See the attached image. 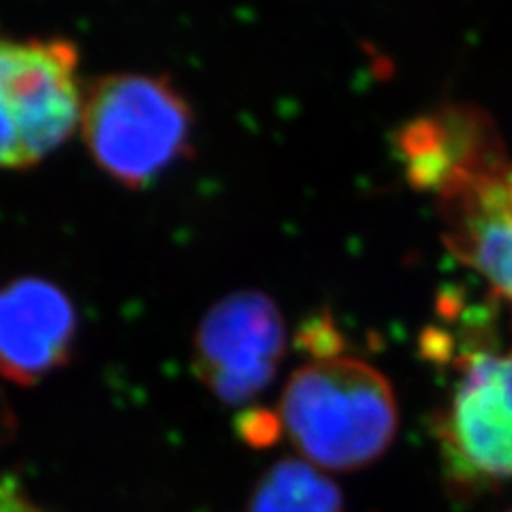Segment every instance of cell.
Instances as JSON below:
<instances>
[{
    "label": "cell",
    "mask_w": 512,
    "mask_h": 512,
    "mask_svg": "<svg viewBox=\"0 0 512 512\" xmlns=\"http://www.w3.org/2000/svg\"><path fill=\"white\" fill-rule=\"evenodd\" d=\"M280 425L297 451L329 470H357L393 442L397 404L389 380L352 357H320L293 374Z\"/></svg>",
    "instance_id": "obj_1"
},
{
    "label": "cell",
    "mask_w": 512,
    "mask_h": 512,
    "mask_svg": "<svg viewBox=\"0 0 512 512\" xmlns=\"http://www.w3.org/2000/svg\"><path fill=\"white\" fill-rule=\"evenodd\" d=\"M79 124L96 165L126 188L152 184L190 150L192 111L165 77H99L84 92Z\"/></svg>",
    "instance_id": "obj_2"
},
{
    "label": "cell",
    "mask_w": 512,
    "mask_h": 512,
    "mask_svg": "<svg viewBox=\"0 0 512 512\" xmlns=\"http://www.w3.org/2000/svg\"><path fill=\"white\" fill-rule=\"evenodd\" d=\"M75 45L62 39H0V169H28L82 122Z\"/></svg>",
    "instance_id": "obj_3"
},
{
    "label": "cell",
    "mask_w": 512,
    "mask_h": 512,
    "mask_svg": "<svg viewBox=\"0 0 512 512\" xmlns=\"http://www.w3.org/2000/svg\"><path fill=\"white\" fill-rule=\"evenodd\" d=\"M284 348L286 327L276 303L259 291H239L203 316L192 365L220 402L239 406L274 380Z\"/></svg>",
    "instance_id": "obj_4"
},
{
    "label": "cell",
    "mask_w": 512,
    "mask_h": 512,
    "mask_svg": "<svg viewBox=\"0 0 512 512\" xmlns=\"http://www.w3.org/2000/svg\"><path fill=\"white\" fill-rule=\"evenodd\" d=\"M444 244L512 303V160L474 171L438 195Z\"/></svg>",
    "instance_id": "obj_5"
},
{
    "label": "cell",
    "mask_w": 512,
    "mask_h": 512,
    "mask_svg": "<svg viewBox=\"0 0 512 512\" xmlns=\"http://www.w3.org/2000/svg\"><path fill=\"white\" fill-rule=\"evenodd\" d=\"M77 318L71 299L43 278L0 280V376L30 387L69 361Z\"/></svg>",
    "instance_id": "obj_6"
},
{
    "label": "cell",
    "mask_w": 512,
    "mask_h": 512,
    "mask_svg": "<svg viewBox=\"0 0 512 512\" xmlns=\"http://www.w3.org/2000/svg\"><path fill=\"white\" fill-rule=\"evenodd\" d=\"M444 451L466 480L512 478V419L489 374L487 352L466 357L451 408L444 416Z\"/></svg>",
    "instance_id": "obj_7"
},
{
    "label": "cell",
    "mask_w": 512,
    "mask_h": 512,
    "mask_svg": "<svg viewBox=\"0 0 512 512\" xmlns=\"http://www.w3.org/2000/svg\"><path fill=\"white\" fill-rule=\"evenodd\" d=\"M397 148L410 182L436 197L506 156L493 122L470 107L442 109L410 122L399 133Z\"/></svg>",
    "instance_id": "obj_8"
},
{
    "label": "cell",
    "mask_w": 512,
    "mask_h": 512,
    "mask_svg": "<svg viewBox=\"0 0 512 512\" xmlns=\"http://www.w3.org/2000/svg\"><path fill=\"white\" fill-rule=\"evenodd\" d=\"M248 512H342V491L308 463L284 459L259 480Z\"/></svg>",
    "instance_id": "obj_9"
},
{
    "label": "cell",
    "mask_w": 512,
    "mask_h": 512,
    "mask_svg": "<svg viewBox=\"0 0 512 512\" xmlns=\"http://www.w3.org/2000/svg\"><path fill=\"white\" fill-rule=\"evenodd\" d=\"M487 365L500 402L512 419V348L506 352H487Z\"/></svg>",
    "instance_id": "obj_10"
},
{
    "label": "cell",
    "mask_w": 512,
    "mask_h": 512,
    "mask_svg": "<svg viewBox=\"0 0 512 512\" xmlns=\"http://www.w3.org/2000/svg\"><path fill=\"white\" fill-rule=\"evenodd\" d=\"M0 512H47L30 502L24 493L0 480Z\"/></svg>",
    "instance_id": "obj_11"
},
{
    "label": "cell",
    "mask_w": 512,
    "mask_h": 512,
    "mask_svg": "<svg viewBox=\"0 0 512 512\" xmlns=\"http://www.w3.org/2000/svg\"><path fill=\"white\" fill-rule=\"evenodd\" d=\"M13 431H15V416L7 404L3 391H0V448L9 444V440L13 438Z\"/></svg>",
    "instance_id": "obj_12"
},
{
    "label": "cell",
    "mask_w": 512,
    "mask_h": 512,
    "mask_svg": "<svg viewBox=\"0 0 512 512\" xmlns=\"http://www.w3.org/2000/svg\"><path fill=\"white\" fill-rule=\"evenodd\" d=\"M508 512H512V510H508Z\"/></svg>",
    "instance_id": "obj_13"
}]
</instances>
